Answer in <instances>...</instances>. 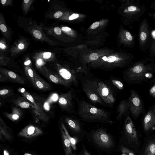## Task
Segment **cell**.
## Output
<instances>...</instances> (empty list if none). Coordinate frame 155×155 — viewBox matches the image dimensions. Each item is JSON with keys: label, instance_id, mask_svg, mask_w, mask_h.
I'll list each match as a JSON object with an SVG mask.
<instances>
[{"label": "cell", "instance_id": "6da1fadb", "mask_svg": "<svg viewBox=\"0 0 155 155\" xmlns=\"http://www.w3.org/2000/svg\"><path fill=\"white\" fill-rule=\"evenodd\" d=\"M78 114L80 118L85 121L100 122L113 124L114 122L110 117V113L97 108L84 101L78 102Z\"/></svg>", "mask_w": 155, "mask_h": 155}, {"label": "cell", "instance_id": "7a4b0ae2", "mask_svg": "<svg viewBox=\"0 0 155 155\" xmlns=\"http://www.w3.org/2000/svg\"><path fill=\"white\" fill-rule=\"evenodd\" d=\"M100 97L105 104L110 107L113 105L115 97L111 88L104 82L94 78L82 80Z\"/></svg>", "mask_w": 155, "mask_h": 155}, {"label": "cell", "instance_id": "3957f363", "mask_svg": "<svg viewBox=\"0 0 155 155\" xmlns=\"http://www.w3.org/2000/svg\"><path fill=\"white\" fill-rule=\"evenodd\" d=\"M155 69V59L145 58L132 66L124 75L125 79L131 80L134 75H141Z\"/></svg>", "mask_w": 155, "mask_h": 155}, {"label": "cell", "instance_id": "277c9868", "mask_svg": "<svg viewBox=\"0 0 155 155\" xmlns=\"http://www.w3.org/2000/svg\"><path fill=\"white\" fill-rule=\"evenodd\" d=\"M146 10L145 4H140L139 0L129 1L124 10V12L127 14L128 24L131 25L138 21Z\"/></svg>", "mask_w": 155, "mask_h": 155}, {"label": "cell", "instance_id": "5b68a950", "mask_svg": "<svg viewBox=\"0 0 155 155\" xmlns=\"http://www.w3.org/2000/svg\"><path fill=\"white\" fill-rule=\"evenodd\" d=\"M151 38L149 23L145 18L140 24L138 32L139 48L141 51L145 52L148 48Z\"/></svg>", "mask_w": 155, "mask_h": 155}, {"label": "cell", "instance_id": "8992f818", "mask_svg": "<svg viewBox=\"0 0 155 155\" xmlns=\"http://www.w3.org/2000/svg\"><path fill=\"white\" fill-rule=\"evenodd\" d=\"M92 137L95 143L101 147L107 148L113 146L111 137L103 129H100L94 132Z\"/></svg>", "mask_w": 155, "mask_h": 155}, {"label": "cell", "instance_id": "52a82bcc", "mask_svg": "<svg viewBox=\"0 0 155 155\" xmlns=\"http://www.w3.org/2000/svg\"><path fill=\"white\" fill-rule=\"evenodd\" d=\"M129 109L132 115L135 117H138L142 110V104L138 95L132 91L127 101Z\"/></svg>", "mask_w": 155, "mask_h": 155}, {"label": "cell", "instance_id": "ba28073f", "mask_svg": "<svg viewBox=\"0 0 155 155\" xmlns=\"http://www.w3.org/2000/svg\"><path fill=\"white\" fill-rule=\"evenodd\" d=\"M124 130L129 141L137 145L138 141L136 131L131 119L129 117L127 118L125 121Z\"/></svg>", "mask_w": 155, "mask_h": 155}, {"label": "cell", "instance_id": "9c48e42d", "mask_svg": "<svg viewBox=\"0 0 155 155\" xmlns=\"http://www.w3.org/2000/svg\"><path fill=\"white\" fill-rule=\"evenodd\" d=\"M79 79L81 82L82 89L88 98L93 103L104 105L105 103L97 93L82 80Z\"/></svg>", "mask_w": 155, "mask_h": 155}, {"label": "cell", "instance_id": "30bf717a", "mask_svg": "<svg viewBox=\"0 0 155 155\" xmlns=\"http://www.w3.org/2000/svg\"><path fill=\"white\" fill-rule=\"evenodd\" d=\"M30 32L35 38L39 41L46 42L52 46H55L57 45V42L48 38L42 30L38 27L31 28Z\"/></svg>", "mask_w": 155, "mask_h": 155}, {"label": "cell", "instance_id": "8fae6325", "mask_svg": "<svg viewBox=\"0 0 155 155\" xmlns=\"http://www.w3.org/2000/svg\"><path fill=\"white\" fill-rule=\"evenodd\" d=\"M28 46V43L25 39L23 38L18 39L15 42L10 49L11 56H15L25 51Z\"/></svg>", "mask_w": 155, "mask_h": 155}, {"label": "cell", "instance_id": "7c38bea8", "mask_svg": "<svg viewBox=\"0 0 155 155\" xmlns=\"http://www.w3.org/2000/svg\"><path fill=\"white\" fill-rule=\"evenodd\" d=\"M144 130L147 131L155 126V113L152 111H149L144 117L143 120Z\"/></svg>", "mask_w": 155, "mask_h": 155}, {"label": "cell", "instance_id": "4fadbf2b", "mask_svg": "<svg viewBox=\"0 0 155 155\" xmlns=\"http://www.w3.org/2000/svg\"><path fill=\"white\" fill-rule=\"evenodd\" d=\"M64 97H61L59 99L60 104L68 108H73V99L75 97V95L72 92H70L65 95Z\"/></svg>", "mask_w": 155, "mask_h": 155}, {"label": "cell", "instance_id": "5bb4252c", "mask_svg": "<svg viewBox=\"0 0 155 155\" xmlns=\"http://www.w3.org/2000/svg\"><path fill=\"white\" fill-rule=\"evenodd\" d=\"M128 109L127 101H121L117 107L116 112V119L118 120H120Z\"/></svg>", "mask_w": 155, "mask_h": 155}, {"label": "cell", "instance_id": "9a60e30c", "mask_svg": "<svg viewBox=\"0 0 155 155\" xmlns=\"http://www.w3.org/2000/svg\"><path fill=\"white\" fill-rule=\"evenodd\" d=\"M0 29L4 37L8 39H9L11 32L5 22L3 15L1 14L0 15Z\"/></svg>", "mask_w": 155, "mask_h": 155}, {"label": "cell", "instance_id": "2e32d148", "mask_svg": "<svg viewBox=\"0 0 155 155\" xmlns=\"http://www.w3.org/2000/svg\"><path fill=\"white\" fill-rule=\"evenodd\" d=\"M66 122L72 130L75 133H79L81 131V126L79 121L76 119L67 118Z\"/></svg>", "mask_w": 155, "mask_h": 155}, {"label": "cell", "instance_id": "e0dca14e", "mask_svg": "<svg viewBox=\"0 0 155 155\" xmlns=\"http://www.w3.org/2000/svg\"><path fill=\"white\" fill-rule=\"evenodd\" d=\"M41 133L39 130H37L33 126L29 127L25 130H22L20 133V135L25 137H31L38 135Z\"/></svg>", "mask_w": 155, "mask_h": 155}, {"label": "cell", "instance_id": "ac0fdd59", "mask_svg": "<svg viewBox=\"0 0 155 155\" xmlns=\"http://www.w3.org/2000/svg\"><path fill=\"white\" fill-rule=\"evenodd\" d=\"M62 134L66 155H74L72 151L70 142L62 130Z\"/></svg>", "mask_w": 155, "mask_h": 155}, {"label": "cell", "instance_id": "d6986e66", "mask_svg": "<svg viewBox=\"0 0 155 155\" xmlns=\"http://www.w3.org/2000/svg\"><path fill=\"white\" fill-rule=\"evenodd\" d=\"M143 155H155V141H152L147 144Z\"/></svg>", "mask_w": 155, "mask_h": 155}, {"label": "cell", "instance_id": "ffe728a7", "mask_svg": "<svg viewBox=\"0 0 155 155\" xmlns=\"http://www.w3.org/2000/svg\"><path fill=\"white\" fill-rule=\"evenodd\" d=\"M35 57H37L41 58L43 60H49L54 58V54L51 52H45L41 53H37L35 56Z\"/></svg>", "mask_w": 155, "mask_h": 155}, {"label": "cell", "instance_id": "44dd1931", "mask_svg": "<svg viewBox=\"0 0 155 155\" xmlns=\"http://www.w3.org/2000/svg\"><path fill=\"white\" fill-rule=\"evenodd\" d=\"M148 49L149 57L155 59V38H151Z\"/></svg>", "mask_w": 155, "mask_h": 155}, {"label": "cell", "instance_id": "7402d4cb", "mask_svg": "<svg viewBox=\"0 0 155 155\" xmlns=\"http://www.w3.org/2000/svg\"><path fill=\"white\" fill-rule=\"evenodd\" d=\"M62 127L65 134L70 142L71 147L73 150H76V144L77 142V140L74 138L71 137L69 135L67 130L63 124H62Z\"/></svg>", "mask_w": 155, "mask_h": 155}, {"label": "cell", "instance_id": "603a6c76", "mask_svg": "<svg viewBox=\"0 0 155 155\" xmlns=\"http://www.w3.org/2000/svg\"><path fill=\"white\" fill-rule=\"evenodd\" d=\"M33 1V0H24L23 1L22 5V9L23 13L25 15L27 14Z\"/></svg>", "mask_w": 155, "mask_h": 155}, {"label": "cell", "instance_id": "cb8c5ba5", "mask_svg": "<svg viewBox=\"0 0 155 155\" xmlns=\"http://www.w3.org/2000/svg\"><path fill=\"white\" fill-rule=\"evenodd\" d=\"M111 81L113 84L119 89H122L123 88V84L120 81L113 79Z\"/></svg>", "mask_w": 155, "mask_h": 155}, {"label": "cell", "instance_id": "d4e9b609", "mask_svg": "<svg viewBox=\"0 0 155 155\" xmlns=\"http://www.w3.org/2000/svg\"><path fill=\"white\" fill-rule=\"evenodd\" d=\"M120 149L123 153H125L127 155H135L133 151L123 145L121 146Z\"/></svg>", "mask_w": 155, "mask_h": 155}, {"label": "cell", "instance_id": "484cf974", "mask_svg": "<svg viewBox=\"0 0 155 155\" xmlns=\"http://www.w3.org/2000/svg\"><path fill=\"white\" fill-rule=\"evenodd\" d=\"M0 48L1 51H5L8 49L7 45L5 41L3 39L0 40Z\"/></svg>", "mask_w": 155, "mask_h": 155}, {"label": "cell", "instance_id": "4316f807", "mask_svg": "<svg viewBox=\"0 0 155 155\" xmlns=\"http://www.w3.org/2000/svg\"><path fill=\"white\" fill-rule=\"evenodd\" d=\"M13 1L12 0H1V3L3 6H11L12 5Z\"/></svg>", "mask_w": 155, "mask_h": 155}, {"label": "cell", "instance_id": "83f0119b", "mask_svg": "<svg viewBox=\"0 0 155 155\" xmlns=\"http://www.w3.org/2000/svg\"><path fill=\"white\" fill-rule=\"evenodd\" d=\"M98 55L96 53H93L89 56V59L92 61L96 60L98 58Z\"/></svg>", "mask_w": 155, "mask_h": 155}, {"label": "cell", "instance_id": "f1b7e54d", "mask_svg": "<svg viewBox=\"0 0 155 155\" xmlns=\"http://www.w3.org/2000/svg\"><path fill=\"white\" fill-rule=\"evenodd\" d=\"M20 106L23 108H27L30 106V104L27 102L23 101L20 103Z\"/></svg>", "mask_w": 155, "mask_h": 155}, {"label": "cell", "instance_id": "f546056e", "mask_svg": "<svg viewBox=\"0 0 155 155\" xmlns=\"http://www.w3.org/2000/svg\"><path fill=\"white\" fill-rule=\"evenodd\" d=\"M117 58L114 56H110L107 58V61L108 63H113L115 61H117Z\"/></svg>", "mask_w": 155, "mask_h": 155}, {"label": "cell", "instance_id": "4dcf8cb0", "mask_svg": "<svg viewBox=\"0 0 155 155\" xmlns=\"http://www.w3.org/2000/svg\"><path fill=\"white\" fill-rule=\"evenodd\" d=\"M63 13L62 12L60 11H58L56 12L54 15V17L55 18H58L63 15Z\"/></svg>", "mask_w": 155, "mask_h": 155}, {"label": "cell", "instance_id": "1f68e13d", "mask_svg": "<svg viewBox=\"0 0 155 155\" xmlns=\"http://www.w3.org/2000/svg\"><path fill=\"white\" fill-rule=\"evenodd\" d=\"M49 78L54 83H57L58 81V78L53 75H51L49 76Z\"/></svg>", "mask_w": 155, "mask_h": 155}, {"label": "cell", "instance_id": "d6a6232c", "mask_svg": "<svg viewBox=\"0 0 155 155\" xmlns=\"http://www.w3.org/2000/svg\"><path fill=\"white\" fill-rule=\"evenodd\" d=\"M61 30L63 32L68 34L70 32L71 30L70 28L68 27H63L61 28Z\"/></svg>", "mask_w": 155, "mask_h": 155}, {"label": "cell", "instance_id": "836d02e7", "mask_svg": "<svg viewBox=\"0 0 155 155\" xmlns=\"http://www.w3.org/2000/svg\"><path fill=\"white\" fill-rule=\"evenodd\" d=\"M8 76L11 78L15 79L17 78V75L14 72L12 71H9L8 73Z\"/></svg>", "mask_w": 155, "mask_h": 155}, {"label": "cell", "instance_id": "e575fe53", "mask_svg": "<svg viewBox=\"0 0 155 155\" xmlns=\"http://www.w3.org/2000/svg\"><path fill=\"white\" fill-rule=\"evenodd\" d=\"M79 17V15L78 14L74 13L71 15L69 18V20H72L77 18Z\"/></svg>", "mask_w": 155, "mask_h": 155}, {"label": "cell", "instance_id": "d590c367", "mask_svg": "<svg viewBox=\"0 0 155 155\" xmlns=\"http://www.w3.org/2000/svg\"><path fill=\"white\" fill-rule=\"evenodd\" d=\"M99 22L98 21H96L93 23L91 26V29H94L97 27L99 25Z\"/></svg>", "mask_w": 155, "mask_h": 155}, {"label": "cell", "instance_id": "8d00e7d4", "mask_svg": "<svg viewBox=\"0 0 155 155\" xmlns=\"http://www.w3.org/2000/svg\"><path fill=\"white\" fill-rule=\"evenodd\" d=\"M36 84L38 87L39 88L42 89L44 87L43 84L39 81H37L36 82Z\"/></svg>", "mask_w": 155, "mask_h": 155}, {"label": "cell", "instance_id": "74e56055", "mask_svg": "<svg viewBox=\"0 0 155 155\" xmlns=\"http://www.w3.org/2000/svg\"><path fill=\"white\" fill-rule=\"evenodd\" d=\"M43 63V60L41 58H38L36 60V64L39 66H41Z\"/></svg>", "mask_w": 155, "mask_h": 155}, {"label": "cell", "instance_id": "f35d334b", "mask_svg": "<svg viewBox=\"0 0 155 155\" xmlns=\"http://www.w3.org/2000/svg\"><path fill=\"white\" fill-rule=\"evenodd\" d=\"M150 93L151 95L155 97V86H153L151 88Z\"/></svg>", "mask_w": 155, "mask_h": 155}, {"label": "cell", "instance_id": "ab89813d", "mask_svg": "<svg viewBox=\"0 0 155 155\" xmlns=\"http://www.w3.org/2000/svg\"><path fill=\"white\" fill-rule=\"evenodd\" d=\"M8 90L7 89H3L0 91V94L1 95H5L8 94Z\"/></svg>", "mask_w": 155, "mask_h": 155}, {"label": "cell", "instance_id": "60d3db41", "mask_svg": "<svg viewBox=\"0 0 155 155\" xmlns=\"http://www.w3.org/2000/svg\"><path fill=\"white\" fill-rule=\"evenodd\" d=\"M26 97L32 103L34 102V100L31 95L28 94L27 95Z\"/></svg>", "mask_w": 155, "mask_h": 155}, {"label": "cell", "instance_id": "b9f144b4", "mask_svg": "<svg viewBox=\"0 0 155 155\" xmlns=\"http://www.w3.org/2000/svg\"><path fill=\"white\" fill-rule=\"evenodd\" d=\"M28 73L30 77H33L34 73L32 69L29 68L28 70Z\"/></svg>", "mask_w": 155, "mask_h": 155}, {"label": "cell", "instance_id": "7bdbcfd3", "mask_svg": "<svg viewBox=\"0 0 155 155\" xmlns=\"http://www.w3.org/2000/svg\"><path fill=\"white\" fill-rule=\"evenodd\" d=\"M148 15L151 17L152 18L155 20V12L150 13L148 12Z\"/></svg>", "mask_w": 155, "mask_h": 155}, {"label": "cell", "instance_id": "ee69618b", "mask_svg": "<svg viewBox=\"0 0 155 155\" xmlns=\"http://www.w3.org/2000/svg\"><path fill=\"white\" fill-rule=\"evenodd\" d=\"M58 98V96L56 94H54L52 97V99L54 101H56L57 100Z\"/></svg>", "mask_w": 155, "mask_h": 155}, {"label": "cell", "instance_id": "f6af8a7d", "mask_svg": "<svg viewBox=\"0 0 155 155\" xmlns=\"http://www.w3.org/2000/svg\"><path fill=\"white\" fill-rule=\"evenodd\" d=\"M150 7L153 10L155 11V1L152 3Z\"/></svg>", "mask_w": 155, "mask_h": 155}, {"label": "cell", "instance_id": "bcb514c9", "mask_svg": "<svg viewBox=\"0 0 155 155\" xmlns=\"http://www.w3.org/2000/svg\"><path fill=\"white\" fill-rule=\"evenodd\" d=\"M44 106L45 109L48 110L49 109V104L47 103H45L44 104Z\"/></svg>", "mask_w": 155, "mask_h": 155}, {"label": "cell", "instance_id": "7dc6e473", "mask_svg": "<svg viewBox=\"0 0 155 155\" xmlns=\"http://www.w3.org/2000/svg\"><path fill=\"white\" fill-rule=\"evenodd\" d=\"M12 117L15 120H18L19 118V116L16 114L13 115Z\"/></svg>", "mask_w": 155, "mask_h": 155}, {"label": "cell", "instance_id": "c3c4849f", "mask_svg": "<svg viewBox=\"0 0 155 155\" xmlns=\"http://www.w3.org/2000/svg\"><path fill=\"white\" fill-rule=\"evenodd\" d=\"M31 61L30 60H28L25 61L24 63V64L25 65L27 66L29 65L31 63Z\"/></svg>", "mask_w": 155, "mask_h": 155}, {"label": "cell", "instance_id": "681fc988", "mask_svg": "<svg viewBox=\"0 0 155 155\" xmlns=\"http://www.w3.org/2000/svg\"><path fill=\"white\" fill-rule=\"evenodd\" d=\"M84 151L85 155H91L86 150L84 149Z\"/></svg>", "mask_w": 155, "mask_h": 155}, {"label": "cell", "instance_id": "f907efd6", "mask_svg": "<svg viewBox=\"0 0 155 155\" xmlns=\"http://www.w3.org/2000/svg\"><path fill=\"white\" fill-rule=\"evenodd\" d=\"M4 155H9L8 151L5 150H4Z\"/></svg>", "mask_w": 155, "mask_h": 155}, {"label": "cell", "instance_id": "816d5d0a", "mask_svg": "<svg viewBox=\"0 0 155 155\" xmlns=\"http://www.w3.org/2000/svg\"><path fill=\"white\" fill-rule=\"evenodd\" d=\"M102 58L104 61H107V58L106 56L103 57Z\"/></svg>", "mask_w": 155, "mask_h": 155}, {"label": "cell", "instance_id": "f5cc1de1", "mask_svg": "<svg viewBox=\"0 0 155 155\" xmlns=\"http://www.w3.org/2000/svg\"><path fill=\"white\" fill-rule=\"evenodd\" d=\"M25 89L24 88H22L21 89V92L22 93L24 92L25 91Z\"/></svg>", "mask_w": 155, "mask_h": 155}, {"label": "cell", "instance_id": "db71d44e", "mask_svg": "<svg viewBox=\"0 0 155 155\" xmlns=\"http://www.w3.org/2000/svg\"><path fill=\"white\" fill-rule=\"evenodd\" d=\"M24 155H32L31 154H29L28 153H25Z\"/></svg>", "mask_w": 155, "mask_h": 155}, {"label": "cell", "instance_id": "11a10c76", "mask_svg": "<svg viewBox=\"0 0 155 155\" xmlns=\"http://www.w3.org/2000/svg\"><path fill=\"white\" fill-rule=\"evenodd\" d=\"M122 155H127L125 153H123V154H122Z\"/></svg>", "mask_w": 155, "mask_h": 155}, {"label": "cell", "instance_id": "9f6ffc18", "mask_svg": "<svg viewBox=\"0 0 155 155\" xmlns=\"http://www.w3.org/2000/svg\"><path fill=\"white\" fill-rule=\"evenodd\" d=\"M154 111H155V110H154Z\"/></svg>", "mask_w": 155, "mask_h": 155}]
</instances>
